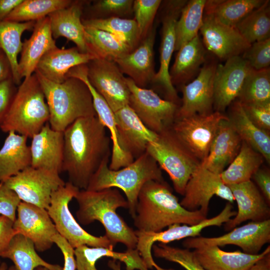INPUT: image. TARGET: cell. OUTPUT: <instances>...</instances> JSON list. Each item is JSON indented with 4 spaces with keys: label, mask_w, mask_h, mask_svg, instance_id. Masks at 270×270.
<instances>
[{
    "label": "cell",
    "mask_w": 270,
    "mask_h": 270,
    "mask_svg": "<svg viewBox=\"0 0 270 270\" xmlns=\"http://www.w3.org/2000/svg\"><path fill=\"white\" fill-rule=\"evenodd\" d=\"M62 172L80 190H86L102 163L110 158L112 140L97 116L80 118L64 132Z\"/></svg>",
    "instance_id": "cell-1"
},
{
    "label": "cell",
    "mask_w": 270,
    "mask_h": 270,
    "mask_svg": "<svg viewBox=\"0 0 270 270\" xmlns=\"http://www.w3.org/2000/svg\"><path fill=\"white\" fill-rule=\"evenodd\" d=\"M207 218L200 210H188L164 182L149 180L141 188L133 218L138 230L158 232L174 224H196Z\"/></svg>",
    "instance_id": "cell-2"
},
{
    "label": "cell",
    "mask_w": 270,
    "mask_h": 270,
    "mask_svg": "<svg viewBox=\"0 0 270 270\" xmlns=\"http://www.w3.org/2000/svg\"><path fill=\"white\" fill-rule=\"evenodd\" d=\"M74 198L78 205L76 216L80 224L86 226L98 221L113 246L120 242L127 249L136 248L138 238L134 230L116 212L118 208H128L126 199L118 188L80 190Z\"/></svg>",
    "instance_id": "cell-3"
},
{
    "label": "cell",
    "mask_w": 270,
    "mask_h": 270,
    "mask_svg": "<svg viewBox=\"0 0 270 270\" xmlns=\"http://www.w3.org/2000/svg\"><path fill=\"white\" fill-rule=\"evenodd\" d=\"M34 73L44 94L52 129L63 132L80 118L96 116L91 93L83 81L69 77L62 83H56Z\"/></svg>",
    "instance_id": "cell-4"
},
{
    "label": "cell",
    "mask_w": 270,
    "mask_h": 270,
    "mask_svg": "<svg viewBox=\"0 0 270 270\" xmlns=\"http://www.w3.org/2000/svg\"><path fill=\"white\" fill-rule=\"evenodd\" d=\"M109 159L104 160L90 178L86 190L98 191L106 188L120 189L128 204L129 212L134 218L139 192L149 180L164 181L161 168L146 152L126 166L117 170L108 167Z\"/></svg>",
    "instance_id": "cell-5"
},
{
    "label": "cell",
    "mask_w": 270,
    "mask_h": 270,
    "mask_svg": "<svg viewBox=\"0 0 270 270\" xmlns=\"http://www.w3.org/2000/svg\"><path fill=\"white\" fill-rule=\"evenodd\" d=\"M50 112L35 73L18 86L10 107L0 123L5 132L14 131L32 138L48 122Z\"/></svg>",
    "instance_id": "cell-6"
},
{
    "label": "cell",
    "mask_w": 270,
    "mask_h": 270,
    "mask_svg": "<svg viewBox=\"0 0 270 270\" xmlns=\"http://www.w3.org/2000/svg\"><path fill=\"white\" fill-rule=\"evenodd\" d=\"M170 128L158 134L156 142L148 144L146 152L168 174L176 192L183 196L188 182L200 162L178 140Z\"/></svg>",
    "instance_id": "cell-7"
},
{
    "label": "cell",
    "mask_w": 270,
    "mask_h": 270,
    "mask_svg": "<svg viewBox=\"0 0 270 270\" xmlns=\"http://www.w3.org/2000/svg\"><path fill=\"white\" fill-rule=\"evenodd\" d=\"M80 190L68 182L52 192L47 211L58 233L74 249L86 245L113 250L114 246L105 235L96 236L89 234L83 229L72 214L68 204Z\"/></svg>",
    "instance_id": "cell-8"
},
{
    "label": "cell",
    "mask_w": 270,
    "mask_h": 270,
    "mask_svg": "<svg viewBox=\"0 0 270 270\" xmlns=\"http://www.w3.org/2000/svg\"><path fill=\"white\" fill-rule=\"evenodd\" d=\"M236 214L232 204L228 202L219 214L196 224H174L168 226L166 230L158 232L136 230L138 238L136 249L148 270L154 268L156 270H168L157 264L152 258V249L154 242L166 244L175 240L200 236L204 228L211 226H220L228 222Z\"/></svg>",
    "instance_id": "cell-9"
},
{
    "label": "cell",
    "mask_w": 270,
    "mask_h": 270,
    "mask_svg": "<svg viewBox=\"0 0 270 270\" xmlns=\"http://www.w3.org/2000/svg\"><path fill=\"white\" fill-rule=\"evenodd\" d=\"M227 116L217 111L176 118L170 129L183 146L200 162L208 156L220 122Z\"/></svg>",
    "instance_id": "cell-10"
},
{
    "label": "cell",
    "mask_w": 270,
    "mask_h": 270,
    "mask_svg": "<svg viewBox=\"0 0 270 270\" xmlns=\"http://www.w3.org/2000/svg\"><path fill=\"white\" fill-rule=\"evenodd\" d=\"M126 82L130 91L128 105L143 124L158 134L169 128L179 108L177 104L162 98L151 89L138 86L129 78Z\"/></svg>",
    "instance_id": "cell-11"
},
{
    "label": "cell",
    "mask_w": 270,
    "mask_h": 270,
    "mask_svg": "<svg viewBox=\"0 0 270 270\" xmlns=\"http://www.w3.org/2000/svg\"><path fill=\"white\" fill-rule=\"evenodd\" d=\"M3 182L22 202L46 210L52 192L66 183L58 172L31 166Z\"/></svg>",
    "instance_id": "cell-12"
},
{
    "label": "cell",
    "mask_w": 270,
    "mask_h": 270,
    "mask_svg": "<svg viewBox=\"0 0 270 270\" xmlns=\"http://www.w3.org/2000/svg\"><path fill=\"white\" fill-rule=\"evenodd\" d=\"M270 242V220L262 222H250L241 226L234 228L228 233L217 236H198L185 238L182 242L184 248L195 249L202 246H216L218 247L234 245L242 252L258 254L262 248Z\"/></svg>",
    "instance_id": "cell-13"
},
{
    "label": "cell",
    "mask_w": 270,
    "mask_h": 270,
    "mask_svg": "<svg viewBox=\"0 0 270 270\" xmlns=\"http://www.w3.org/2000/svg\"><path fill=\"white\" fill-rule=\"evenodd\" d=\"M86 66L89 82L114 112L128 105L130 91L126 78L114 62L97 58Z\"/></svg>",
    "instance_id": "cell-14"
},
{
    "label": "cell",
    "mask_w": 270,
    "mask_h": 270,
    "mask_svg": "<svg viewBox=\"0 0 270 270\" xmlns=\"http://www.w3.org/2000/svg\"><path fill=\"white\" fill-rule=\"evenodd\" d=\"M217 59L212 54H208L196 78L181 86L182 102L175 118L213 112L214 82L218 64Z\"/></svg>",
    "instance_id": "cell-15"
},
{
    "label": "cell",
    "mask_w": 270,
    "mask_h": 270,
    "mask_svg": "<svg viewBox=\"0 0 270 270\" xmlns=\"http://www.w3.org/2000/svg\"><path fill=\"white\" fill-rule=\"evenodd\" d=\"M214 196L231 204L234 200L230 188L220 174L200 165L188 182L180 203L188 210H200L207 217L210 202Z\"/></svg>",
    "instance_id": "cell-16"
},
{
    "label": "cell",
    "mask_w": 270,
    "mask_h": 270,
    "mask_svg": "<svg viewBox=\"0 0 270 270\" xmlns=\"http://www.w3.org/2000/svg\"><path fill=\"white\" fill-rule=\"evenodd\" d=\"M188 0H166L162 8V33L160 45V66L156 73L154 82L162 86L168 100L176 103V90L170 76V64L176 45V25L182 10Z\"/></svg>",
    "instance_id": "cell-17"
},
{
    "label": "cell",
    "mask_w": 270,
    "mask_h": 270,
    "mask_svg": "<svg viewBox=\"0 0 270 270\" xmlns=\"http://www.w3.org/2000/svg\"><path fill=\"white\" fill-rule=\"evenodd\" d=\"M16 212L14 228L17 234L30 240L39 252L50 248L54 236L58 233L47 210L21 202Z\"/></svg>",
    "instance_id": "cell-18"
},
{
    "label": "cell",
    "mask_w": 270,
    "mask_h": 270,
    "mask_svg": "<svg viewBox=\"0 0 270 270\" xmlns=\"http://www.w3.org/2000/svg\"><path fill=\"white\" fill-rule=\"evenodd\" d=\"M251 68L241 56L230 58L224 64H218L214 82L215 111L222 112L238 98Z\"/></svg>",
    "instance_id": "cell-19"
},
{
    "label": "cell",
    "mask_w": 270,
    "mask_h": 270,
    "mask_svg": "<svg viewBox=\"0 0 270 270\" xmlns=\"http://www.w3.org/2000/svg\"><path fill=\"white\" fill-rule=\"evenodd\" d=\"M200 32L207 51L222 60L242 56L250 45L236 27L223 24L208 16L204 15Z\"/></svg>",
    "instance_id": "cell-20"
},
{
    "label": "cell",
    "mask_w": 270,
    "mask_h": 270,
    "mask_svg": "<svg viewBox=\"0 0 270 270\" xmlns=\"http://www.w3.org/2000/svg\"><path fill=\"white\" fill-rule=\"evenodd\" d=\"M114 114L119 146L130 160L134 161L146 152L149 143L156 140L158 134L148 129L129 105Z\"/></svg>",
    "instance_id": "cell-21"
},
{
    "label": "cell",
    "mask_w": 270,
    "mask_h": 270,
    "mask_svg": "<svg viewBox=\"0 0 270 270\" xmlns=\"http://www.w3.org/2000/svg\"><path fill=\"white\" fill-rule=\"evenodd\" d=\"M228 186L238 210L236 215L225 223L226 230H231L248 220L262 222L270 219V204L252 180Z\"/></svg>",
    "instance_id": "cell-22"
},
{
    "label": "cell",
    "mask_w": 270,
    "mask_h": 270,
    "mask_svg": "<svg viewBox=\"0 0 270 270\" xmlns=\"http://www.w3.org/2000/svg\"><path fill=\"white\" fill-rule=\"evenodd\" d=\"M156 34V27L153 26L136 48L114 62L122 74L140 88H145L152 82L156 74L154 54Z\"/></svg>",
    "instance_id": "cell-23"
},
{
    "label": "cell",
    "mask_w": 270,
    "mask_h": 270,
    "mask_svg": "<svg viewBox=\"0 0 270 270\" xmlns=\"http://www.w3.org/2000/svg\"><path fill=\"white\" fill-rule=\"evenodd\" d=\"M31 138L30 166L60 174L63 161L64 132L52 129L47 122Z\"/></svg>",
    "instance_id": "cell-24"
},
{
    "label": "cell",
    "mask_w": 270,
    "mask_h": 270,
    "mask_svg": "<svg viewBox=\"0 0 270 270\" xmlns=\"http://www.w3.org/2000/svg\"><path fill=\"white\" fill-rule=\"evenodd\" d=\"M69 77H74L83 81L88 86L92 96L96 114L100 122L109 130L112 140V153L108 167L117 170L127 166L134 161L130 160L120 148L114 112L105 100L96 92L89 82L86 73V66L82 64L72 68L68 73Z\"/></svg>",
    "instance_id": "cell-25"
},
{
    "label": "cell",
    "mask_w": 270,
    "mask_h": 270,
    "mask_svg": "<svg viewBox=\"0 0 270 270\" xmlns=\"http://www.w3.org/2000/svg\"><path fill=\"white\" fill-rule=\"evenodd\" d=\"M56 47L50 26L48 16L36 22L32 33L22 42L20 57L18 61V72L22 80L34 73L44 55Z\"/></svg>",
    "instance_id": "cell-26"
},
{
    "label": "cell",
    "mask_w": 270,
    "mask_h": 270,
    "mask_svg": "<svg viewBox=\"0 0 270 270\" xmlns=\"http://www.w3.org/2000/svg\"><path fill=\"white\" fill-rule=\"evenodd\" d=\"M95 58H97L94 55L82 52L76 46L69 48L56 46L44 55L35 72L51 82L62 83L72 68Z\"/></svg>",
    "instance_id": "cell-27"
},
{
    "label": "cell",
    "mask_w": 270,
    "mask_h": 270,
    "mask_svg": "<svg viewBox=\"0 0 270 270\" xmlns=\"http://www.w3.org/2000/svg\"><path fill=\"white\" fill-rule=\"evenodd\" d=\"M85 3L84 1L73 0L68 6L57 10L48 16L54 40L64 37L74 43L81 52L90 53L86 43L84 26L81 18Z\"/></svg>",
    "instance_id": "cell-28"
},
{
    "label": "cell",
    "mask_w": 270,
    "mask_h": 270,
    "mask_svg": "<svg viewBox=\"0 0 270 270\" xmlns=\"http://www.w3.org/2000/svg\"><path fill=\"white\" fill-rule=\"evenodd\" d=\"M242 143L228 118L222 120L208 155L200 166L220 174L238 154Z\"/></svg>",
    "instance_id": "cell-29"
},
{
    "label": "cell",
    "mask_w": 270,
    "mask_h": 270,
    "mask_svg": "<svg viewBox=\"0 0 270 270\" xmlns=\"http://www.w3.org/2000/svg\"><path fill=\"white\" fill-rule=\"evenodd\" d=\"M193 252L206 270H248L256 261L270 252L268 246L258 254L240 251L226 252L216 246H202Z\"/></svg>",
    "instance_id": "cell-30"
},
{
    "label": "cell",
    "mask_w": 270,
    "mask_h": 270,
    "mask_svg": "<svg viewBox=\"0 0 270 270\" xmlns=\"http://www.w3.org/2000/svg\"><path fill=\"white\" fill-rule=\"evenodd\" d=\"M208 55L199 34L180 47L170 70L172 85L181 87L195 78Z\"/></svg>",
    "instance_id": "cell-31"
},
{
    "label": "cell",
    "mask_w": 270,
    "mask_h": 270,
    "mask_svg": "<svg viewBox=\"0 0 270 270\" xmlns=\"http://www.w3.org/2000/svg\"><path fill=\"white\" fill-rule=\"evenodd\" d=\"M230 107L228 120L242 142L258 152L268 163L270 162V136L268 132L257 126L246 115L238 99Z\"/></svg>",
    "instance_id": "cell-32"
},
{
    "label": "cell",
    "mask_w": 270,
    "mask_h": 270,
    "mask_svg": "<svg viewBox=\"0 0 270 270\" xmlns=\"http://www.w3.org/2000/svg\"><path fill=\"white\" fill-rule=\"evenodd\" d=\"M0 149V182L30 166L28 138L10 131Z\"/></svg>",
    "instance_id": "cell-33"
},
{
    "label": "cell",
    "mask_w": 270,
    "mask_h": 270,
    "mask_svg": "<svg viewBox=\"0 0 270 270\" xmlns=\"http://www.w3.org/2000/svg\"><path fill=\"white\" fill-rule=\"evenodd\" d=\"M265 0H206L204 15L230 26H236Z\"/></svg>",
    "instance_id": "cell-34"
},
{
    "label": "cell",
    "mask_w": 270,
    "mask_h": 270,
    "mask_svg": "<svg viewBox=\"0 0 270 270\" xmlns=\"http://www.w3.org/2000/svg\"><path fill=\"white\" fill-rule=\"evenodd\" d=\"M0 257L10 260L17 270H34L44 266L48 270H63L58 264H50L36 252L33 242L21 234H16Z\"/></svg>",
    "instance_id": "cell-35"
},
{
    "label": "cell",
    "mask_w": 270,
    "mask_h": 270,
    "mask_svg": "<svg viewBox=\"0 0 270 270\" xmlns=\"http://www.w3.org/2000/svg\"><path fill=\"white\" fill-rule=\"evenodd\" d=\"M36 22H18L4 20L0 22V50L8 57L12 70V80L16 85H20L21 79L18 72V56L20 53L22 42L21 38L26 30H32Z\"/></svg>",
    "instance_id": "cell-36"
},
{
    "label": "cell",
    "mask_w": 270,
    "mask_h": 270,
    "mask_svg": "<svg viewBox=\"0 0 270 270\" xmlns=\"http://www.w3.org/2000/svg\"><path fill=\"white\" fill-rule=\"evenodd\" d=\"M84 26L89 52L96 58L114 62L132 51L126 42L115 36L93 27Z\"/></svg>",
    "instance_id": "cell-37"
},
{
    "label": "cell",
    "mask_w": 270,
    "mask_h": 270,
    "mask_svg": "<svg viewBox=\"0 0 270 270\" xmlns=\"http://www.w3.org/2000/svg\"><path fill=\"white\" fill-rule=\"evenodd\" d=\"M264 160L258 152L242 141L239 152L228 167L220 174V177L226 185L251 180Z\"/></svg>",
    "instance_id": "cell-38"
},
{
    "label": "cell",
    "mask_w": 270,
    "mask_h": 270,
    "mask_svg": "<svg viewBox=\"0 0 270 270\" xmlns=\"http://www.w3.org/2000/svg\"><path fill=\"white\" fill-rule=\"evenodd\" d=\"M76 270H98L96 262L102 257H109L118 260L130 269L135 264L138 252L135 249H126L124 252H114L113 250L102 247H90L86 245L74 249Z\"/></svg>",
    "instance_id": "cell-39"
},
{
    "label": "cell",
    "mask_w": 270,
    "mask_h": 270,
    "mask_svg": "<svg viewBox=\"0 0 270 270\" xmlns=\"http://www.w3.org/2000/svg\"><path fill=\"white\" fill-rule=\"evenodd\" d=\"M206 1L188 0L184 6L176 25L174 51L198 34L202 24Z\"/></svg>",
    "instance_id": "cell-40"
},
{
    "label": "cell",
    "mask_w": 270,
    "mask_h": 270,
    "mask_svg": "<svg viewBox=\"0 0 270 270\" xmlns=\"http://www.w3.org/2000/svg\"><path fill=\"white\" fill-rule=\"evenodd\" d=\"M84 26L107 32L126 42L134 50L141 42L134 19L111 17L106 18L82 19Z\"/></svg>",
    "instance_id": "cell-41"
},
{
    "label": "cell",
    "mask_w": 270,
    "mask_h": 270,
    "mask_svg": "<svg viewBox=\"0 0 270 270\" xmlns=\"http://www.w3.org/2000/svg\"><path fill=\"white\" fill-rule=\"evenodd\" d=\"M70 0H23L4 20L18 22H36L51 13L70 6Z\"/></svg>",
    "instance_id": "cell-42"
},
{
    "label": "cell",
    "mask_w": 270,
    "mask_h": 270,
    "mask_svg": "<svg viewBox=\"0 0 270 270\" xmlns=\"http://www.w3.org/2000/svg\"><path fill=\"white\" fill-rule=\"evenodd\" d=\"M269 0L254 10L236 26L242 36L250 44L270 38V5Z\"/></svg>",
    "instance_id": "cell-43"
},
{
    "label": "cell",
    "mask_w": 270,
    "mask_h": 270,
    "mask_svg": "<svg viewBox=\"0 0 270 270\" xmlns=\"http://www.w3.org/2000/svg\"><path fill=\"white\" fill-rule=\"evenodd\" d=\"M242 104L270 102V68H251L244 80L238 98Z\"/></svg>",
    "instance_id": "cell-44"
},
{
    "label": "cell",
    "mask_w": 270,
    "mask_h": 270,
    "mask_svg": "<svg viewBox=\"0 0 270 270\" xmlns=\"http://www.w3.org/2000/svg\"><path fill=\"white\" fill-rule=\"evenodd\" d=\"M154 256L158 258L176 263L186 270H206L200 263L193 251L159 244L152 247Z\"/></svg>",
    "instance_id": "cell-45"
},
{
    "label": "cell",
    "mask_w": 270,
    "mask_h": 270,
    "mask_svg": "<svg viewBox=\"0 0 270 270\" xmlns=\"http://www.w3.org/2000/svg\"><path fill=\"white\" fill-rule=\"evenodd\" d=\"M162 2L160 0H134V19L137 24L141 41L145 38L152 28L156 15Z\"/></svg>",
    "instance_id": "cell-46"
},
{
    "label": "cell",
    "mask_w": 270,
    "mask_h": 270,
    "mask_svg": "<svg viewBox=\"0 0 270 270\" xmlns=\"http://www.w3.org/2000/svg\"><path fill=\"white\" fill-rule=\"evenodd\" d=\"M132 0H100L94 1L92 10L95 14L92 18L111 17L124 18L133 12ZM91 19V18H90Z\"/></svg>",
    "instance_id": "cell-47"
},
{
    "label": "cell",
    "mask_w": 270,
    "mask_h": 270,
    "mask_svg": "<svg viewBox=\"0 0 270 270\" xmlns=\"http://www.w3.org/2000/svg\"><path fill=\"white\" fill-rule=\"evenodd\" d=\"M241 56L254 70L270 68V38L252 44Z\"/></svg>",
    "instance_id": "cell-48"
},
{
    "label": "cell",
    "mask_w": 270,
    "mask_h": 270,
    "mask_svg": "<svg viewBox=\"0 0 270 270\" xmlns=\"http://www.w3.org/2000/svg\"><path fill=\"white\" fill-rule=\"evenodd\" d=\"M242 104L246 115L252 122L262 130L269 132L270 102L255 104L242 103Z\"/></svg>",
    "instance_id": "cell-49"
},
{
    "label": "cell",
    "mask_w": 270,
    "mask_h": 270,
    "mask_svg": "<svg viewBox=\"0 0 270 270\" xmlns=\"http://www.w3.org/2000/svg\"><path fill=\"white\" fill-rule=\"evenodd\" d=\"M22 201L14 192L4 182H0V215L14 222L16 212Z\"/></svg>",
    "instance_id": "cell-50"
},
{
    "label": "cell",
    "mask_w": 270,
    "mask_h": 270,
    "mask_svg": "<svg viewBox=\"0 0 270 270\" xmlns=\"http://www.w3.org/2000/svg\"><path fill=\"white\" fill-rule=\"evenodd\" d=\"M16 85L12 78L0 82V123L6 114L16 93Z\"/></svg>",
    "instance_id": "cell-51"
},
{
    "label": "cell",
    "mask_w": 270,
    "mask_h": 270,
    "mask_svg": "<svg viewBox=\"0 0 270 270\" xmlns=\"http://www.w3.org/2000/svg\"><path fill=\"white\" fill-rule=\"evenodd\" d=\"M55 244L61 250L64 258L63 270H76V262L73 248L65 238L59 234L53 238Z\"/></svg>",
    "instance_id": "cell-52"
},
{
    "label": "cell",
    "mask_w": 270,
    "mask_h": 270,
    "mask_svg": "<svg viewBox=\"0 0 270 270\" xmlns=\"http://www.w3.org/2000/svg\"><path fill=\"white\" fill-rule=\"evenodd\" d=\"M16 234L14 222L6 216H0V255L8 248Z\"/></svg>",
    "instance_id": "cell-53"
},
{
    "label": "cell",
    "mask_w": 270,
    "mask_h": 270,
    "mask_svg": "<svg viewBox=\"0 0 270 270\" xmlns=\"http://www.w3.org/2000/svg\"><path fill=\"white\" fill-rule=\"evenodd\" d=\"M252 178L260 188L262 196L268 204H270V173L268 170L260 168Z\"/></svg>",
    "instance_id": "cell-54"
},
{
    "label": "cell",
    "mask_w": 270,
    "mask_h": 270,
    "mask_svg": "<svg viewBox=\"0 0 270 270\" xmlns=\"http://www.w3.org/2000/svg\"><path fill=\"white\" fill-rule=\"evenodd\" d=\"M12 78L9 60L4 52L0 50V82Z\"/></svg>",
    "instance_id": "cell-55"
},
{
    "label": "cell",
    "mask_w": 270,
    "mask_h": 270,
    "mask_svg": "<svg viewBox=\"0 0 270 270\" xmlns=\"http://www.w3.org/2000/svg\"><path fill=\"white\" fill-rule=\"evenodd\" d=\"M23 0H0V22L6 20L12 10Z\"/></svg>",
    "instance_id": "cell-56"
},
{
    "label": "cell",
    "mask_w": 270,
    "mask_h": 270,
    "mask_svg": "<svg viewBox=\"0 0 270 270\" xmlns=\"http://www.w3.org/2000/svg\"><path fill=\"white\" fill-rule=\"evenodd\" d=\"M248 270H270V252L256 261Z\"/></svg>",
    "instance_id": "cell-57"
},
{
    "label": "cell",
    "mask_w": 270,
    "mask_h": 270,
    "mask_svg": "<svg viewBox=\"0 0 270 270\" xmlns=\"http://www.w3.org/2000/svg\"><path fill=\"white\" fill-rule=\"evenodd\" d=\"M116 260H110L108 262V266L112 270H120V263H116Z\"/></svg>",
    "instance_id": "cell-58"
},
{
    "label": "cell",
    "mask_w": 270,
    "mask_h": 270,
    "mask_svg": "<svg viewBox=\"0 0 270 270\" xmlns=\"http://www.w3.org/2000/svg\"><path fill=\"white\" fill-rule=\"evenodd\" d=\"M0 270H17L14 266L8 267L7 264L3 262L0 264Z\"/></svg>",
    "instance_id": "cell-59"
},
{
    "label": "cell",
    "mask_w": 270,
    "mask_h": 270,
    "mask_svg": "<svg viewBox=\"0 0 270 270\" xmlns=\"http://www.w3.org/2000/svg\"><path fill=\"white\" fill-rule=\"evenodd\" d=\"M34 270H48V268L44 266H38L34 269Z\"/></svg>",
    "instance_id": "cell-60"
},
{
    "label": "cell",
    "mask_w": 270,
    "mask_h": 270,
    "mask_svg": "<svg viewBox=\"0 0 270 270\" xmlns=\"http://www.w3.org/2000/svg\"></svg>",
    "instance_id": "cell-61"
}]
</instances>
